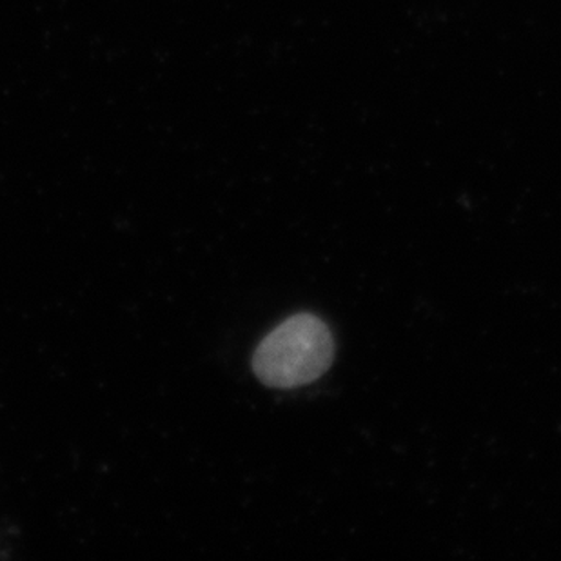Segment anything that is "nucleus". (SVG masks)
I'll return each mask as SVG.
<instances>
[{"mask_svg": "<svg viewBox=\"0 0 561 561\" xmlns=\"http://www.w3.org/2000/svg\"><path fill=\"white\" fill-rule=\"evenodd\" d=\"M334 356L333 334L314 314H295L273 329L254 351V375L265 386L293 389L317 380Z\"/></svg>", "mask_w": 561, "mask_h": 561, "instance_id": "1", "label": "nucleus"}]
</instances>
